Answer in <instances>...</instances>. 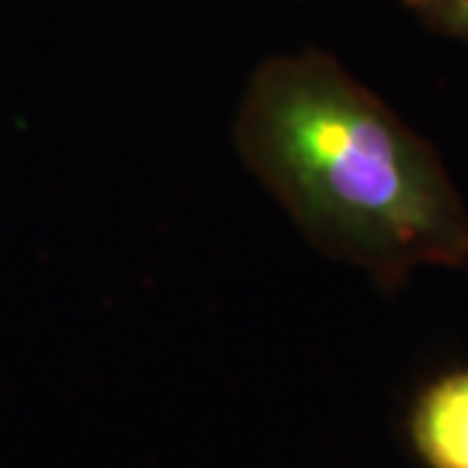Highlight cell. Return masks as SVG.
<instances>
[{
    "instance_id": "3957f363",
    "label": "cell",
    "mask_w": 468,
    "mask_h": 468,
    "mask_svg": "<svg viewBox=\"0 0 468 468\" xmlns=\"http://www.w3.org/2000/svg\"><path fill=\"white\" fill-rule=\"evenodd\" d=\"M430 29L468 45V0H396Z\"/></svg>"
},
{
    "instance_id": "6da1fadb",
    "label": "cell",
    "mask_w": 468,
    "mask_h": 468,
    "mask_svg": "<svg viewBox=\"0 0 468 468\" xmlns=\"http://www.w3.org/2000/svg\"><path fill=\"white\" fill-rule=\"evenodd\" d=\"M234 138L300 232L380 292L421 266L468 268V206L440 151L328 52L258 66Z\"/></svg>"
},
{
    "instance_id": "7a4b0ae2",
    "label": "cell",
    "mask_w": 468,
    "mask_h": 468,
    "mask_svg": "<svg viewBox=\"0 0 468 468\" xmlns=\"http://www.w3.org/2000/svg\"><path fill=\"white\" fill-rule=\"evenodd\" d=\"M409 440L427 468H468V367L427 383L409 411Z\"/></svg>"
}]
</instances>
